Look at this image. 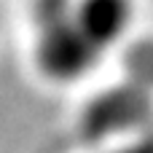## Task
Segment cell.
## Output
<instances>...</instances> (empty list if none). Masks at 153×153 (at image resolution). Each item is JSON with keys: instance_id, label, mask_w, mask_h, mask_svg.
Instances as JSON below:
<instances>
[{"instance_id": "cell-3", "label": "cell", "mask_w": 153, "mask_h": 153, "mask_svg": "<svg viewBox=\"0 0 153 153\" xmlns=\"http://www.w3.org/2000/svg\"><path fill=\"white\" fill-rule=\"evenodd\" d=\"M116 153H148V148L140 145V148H124V151H116Z\"/></svg>"}, {"instance_id": "cell-1", "label": "cell", "mask_w": 153, "mask_h": 153, "mask_svg": "<svg viewBox=\"0 0 153 153\" xmlns=\"http://www.w3.org/2000/svg\"><path fill=\"white\" fill-rule=\"evenodd\" d=\"M73 0H35L32 3V62L38 73L54 83H75L89 75L102 51L86 38L70 13Z\"/></svg>"}, {"instance_id": "cell-2", "label": "cell", "mask_w": 153, "mask_h": 153, "mask_svg": "<svg viewBox=\"0 0 153 153\" xmlns=\"http://www.w3.org/2000/svg\"><path fill=\"white\" fill-rule=\"evenodd\" d=\"M70 13L86 38L108 54L132 27L134 0H73Z\"/></svg>"}]
</instances>
